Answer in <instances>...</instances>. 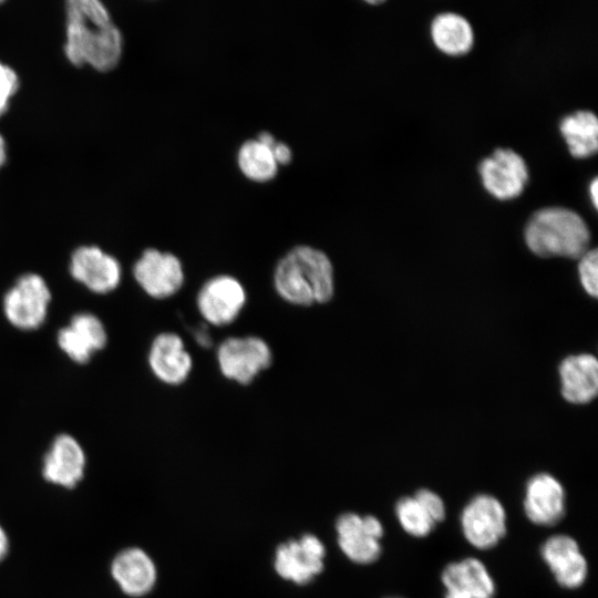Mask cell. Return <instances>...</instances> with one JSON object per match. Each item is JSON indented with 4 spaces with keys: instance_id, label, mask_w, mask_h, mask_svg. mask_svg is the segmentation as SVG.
I'll return each mask as SVG.
<instances>
[{
    "instance_id": "cell-10",
    "label": "cell",
    "mask_w": 598,
    "mask_h": 598,
    "mask_svg": "<svg viewBox=\"0 0 598 598\" xmlns=\"http://www.w3.org/2000/svg\"><path fill=\"white\" fill-rule=\"evenodd\" d=\"M246 303V291L234 277L217 276L204 283L197 295V308L207 323L227 326L235 321Z\"/></svg>"
},
{
    "instance_id": "cell-16",
    "label": "cell",
    "mask_w": 598,
    "mask_h": 598,
    "mask_svg": "<svg viewBox=\"0 0 598 598\" xmlns=\"http://www.w3.org/2000/svg\"><path fill=\"white\" fill-rule=\"evenodd\" d=\"M56 341L72 361L84 364L106 346L107 333L99 317L91 312H80L58 331Z\"/></svg>"
},
{
    "instance_id": "cell-7",
    "label": "cell",
    "mask_w": 598,
    "mask_h": 598,
    "mask_svg": "<svg viewBox=\"0 0 598 598\" xmlns=\"http://www.w3.org/2000/svg\"><path fill=\"white\" fill-rule=\"evenodd\" d=\"M334 526L338 546L349 560L369 565L379 559L384 528L378 517L348 512L337 518Z\"/></svg>"
},
{
    "instance_id": "cell-31",
    "label": "cell",
    "mask_w": 598,
    "mask_h": 598,
    "mask_svg": "<svg viewBox=\"0 0 598 598\" xmlns=\"http://www.w3.org/2000/svg\"><path fill=\"white\" fill-rule=\"evenodd\" d=\"M7 157L6 142L0 134V167L4 164Z\"/></svg>"
},
{
    "instance_id": "cell-34",
    "label": "cell",
    "mask_w": 598,
    "mask_h": 598,
    "mask_svg": "<svg viewBox=\"0 0 598 598\" xmlns=\"http://www.w3.org/2000/svg\"><path fill=\"white\" fill-rule=\"evenodd\" d=\"M388 598H400V597H388Z\"/></svg>"
},
{
    "instance_id": "cell-13",
    "label": "cell",
    "mask_w": 598,
    "mask_h": 598,
    "mask_svg": "<svg viewBox=\"0 0 598 598\" xmlns=\"http://www.w3.org/2000/svg\"><path fill=\"white\" fill-rule=\"evenodd\" d=\"M540 556L560 587L577 589L586 581L588 563L574 537L551 535L540 546Z\"/></svg>"
},
{
    "instance_id": "cell-15",
    "label": "cell",
    "mask_w": 598,
    "mask_h": 598,
    "mask_svg": "<svg viewBox=\"0 0 598 598\" xmlns=\"http://www.w3.org/2000/svg\"><path fill=\"white\" fill-rule=\"evenodd\" d=\"M86 456L79 441L62 433L54 437L42 462V476L51 484L73 488L83 478Z\"/></svg>"
},
{
    "instance_id": "cell-28",
    "label": "cell",
    "mask_w": 598,
    "mask_h": 598,
    "mask_svg": "<svg viewBox=\"0 0 598 598\" xmlns=\"http://www.w3.org/2000/svg\"><path fill=\"white\" fill-rule=\"evenodd\" d=\"M271 152L278 165H287L290 163L292 153L285 143L276 142L271 147Z\"/></svg>"
},
{
    "instance_id": "cell-3",
    "label": "cell",
    "mask_w": 598,
    "mask_h": 598,
    "mask_svg": "<svg viewBox=\"0 0 598 598\" xmlns=\"http://www.w3.org/2000/svg\"><path fill=\"white\" fill-rule=\"evenodd\" d=\"M525 241L540 257L579 258L588 250L590 231L574 210L547 207L537 210L528 220Z\"/></svg>"
},
{
    "instance_id": "cell-8",
    "label": "cell",
    "mask_w": 598,
    "mask_h": 598,
    "mask_svg": "<svg viewBox=\"0 0 598 598\" xmlns=\"http://www.w3.org/2000/svg\"><path fill=\"white\" fill-rule=\"evenodd\" d=\"M324 556L323 543L316 535L303 534L278 545L274 567L282 579L307 585L323 570Z\"/></svg>"
},
{
    "instance_id": "cell-30",
    "label": "cell",
    "mask_w": 598,
    "mask_h": 598,
    "mask_svg": "<svg viewBox=\"0 0 598 598\" xmlns=\"http://www.w3.org/2000/svg\"><path fill=\"white\" fill-rule=\"evenodd\" d=\"M589 194L591 202L594 204V207H598V179L594 178L592 182L589 185Z\"/></svg>"
},
{
    "instance_id": "cell-24",
    "label": "cell",
    "mask_w": 598,
    "mask_h": 598,
    "mask_svg": "<svg viewBox=\"0 0 598 598\" xmlns=\"http://www.w3.org/2000/svg\"><path fill=\"white\" fill-rule=\"evenodd\" d=\"M394 512L402 529L413 537H426L436 526L414 495L400 498L395 504Z\"/></svg>"
},
{
    "instance_id": "cell-9",
    "label": "cell",
    "mask_w": 598,
    "mask_h": 598,
    "mask_svg": "<svg viewBox=\"0 0 598 598\" xmlns=\"http://www.w3.org/2000/svg\"><path fill=\"white\" fill-rule=\"evenodd\" d=\"M478 172L485 189L501 200L519 196L528 181L525 161L508 148H498L483 159Z\"/></svg>"
},
{
    "instance_id": "cell-33",
    "label": "cell",
    "mask_w": 598,
    "mask_h": 598,
    "mask_svg": "<svg viewBox=\"0 0 598 598\" xmlns=\"http://www.w3.org/2000/svg\"><path fill=\"white\" fill-rule=\"evenodd\" d=\"M6 0H0V3L4 2Z\"/></svg>"
},
{
    "instance_id": "cell-18",
    "label": "cell",
    "mask_w": 598,
    "mask_h": 598,
    "mask_svg": "<svg viewBox=\"0 0 598 598\" xmlns=\"http://www.w3.org/2000/svg\"><path fill=\"white\" fill-rule=\"evenodd\" d=\"M148 365L159 381L177 385L188 378L193 360L178 334L163 332L152 341Z\"/></svg>"
},
{
    "instance_id": "cell-1",
    "label": "cell",
    "mask_w": 598,
    "mask_h": 598,
    "mask_svg": "<svg viewBox=\"0 0 598 598\" xmlns=\"http://www.w3.org/2000/svg\"><path fill=\"white\" fill-rule=\"evenodd\" d=\"M65 16L68 60L101 72L115 68L122 56L123 37L102 0H65Z\"/></svg>"
},
{
    "instance_id": "cell-27",
    "label": "cell",
    "mask_w": 598,
    "mask_h": 598,
    "mask_svg": "<svg viewBox=\"0 0 598 598\" xmlns=\"http://www.w3.org/2000/svg\"><path fill=\"white\" fill-rule=\"evenodd\" d=\"M414 497L427 511L436 525L444 520L446 516V507L439 494L429 488H421L416 491Z\"/></svg>"
},
{
    "instance_id": "cell-26",
    "label": "cell",
    "mask_w": 598,
    "mask_h": 598,
    "mask_svg": "<svg viewBox=\"0 0 598 598\" xmlns=\"http://www.w3.org/2000/svg\"><path fill=\"white\" fill-rule=\"evenodd\" d=\"M19 87V78L13 69L0 62V117L8 111L11 97Z\"/></svg>"
},
{
    "instance_id": "cell-11",
    "label": "cell",
    "mask_w": 598,
    "mask_h": 598,
    "mask_svg": "<svg viewBox=\"0 0 598 598\" xmlns=\"http://www.w3.org/2000/svg\"><path fill=\"white\" fill-rule=\"evenodd\" d=\"M141 288L151 297L164 299L183 286L184 271L179 259L171 252L147 249L133 267Z\"/></svg>"
},
{
    "instance_id": "cell-29",
    "label": "cell",
    "mask_w": 598,
    "mask_h": 598,
    "mask_svg": "<svg viewBox=\"0 0 598 598\" xmlns=\"http://www.w3.org/2000/svg\"><path fill=\"white\" fill-rule=\"evenodd\" d=\"M8 551H9V538L6 530L0 525V563L6 558Z\"/></svg>"
},
{
    "instance_id": "cell-6",
    "label": "cell",
    "mask_w": 598,
    "mask_h": 598,
    "mask_svg": "<svg viewBox=\"0 0 598 598\" xmlns=\"http://www.w3.org/2000/svg\"><path fill=\"white\" fill-rule=\"evenodd\" d=\"M272 353L259 337H231L217 349V362L221 374L239 384L250 383L261 371L269 368Z\"/></svg>"
},
{
    "instance_id": "cell-22",
    "label": "cell",
    "mask_w": 598,
    "mask_h": 598,
    "mask_svg": "<svg viewBox=\"0 0 598 598\" xmlns=\"http://www.w3.org/2000/svg\"><path fill=\"white\" fill-rule=\"evenodd\" d=\"M560 132L570 154L586 158L598 148V120L590 111H577L560 121Z\"/></svg>"
},
{
    "instance_id": "cell-17",
    "label": "cell",
    "mask_w": 598,
    "mask_h": 598,
    "mask_svg": "<svg viewBox=\"0 0 598 598\" xmlns=\"http://www.w3.org/2000/svg\"><path fill=\"white\" fill-rule=\"evenodd\" d=\"M444 598H494L495 581L485 564L467 557L447 564L441 574Z\"/></svg>"
},
{
    "instance_id": "cell-21",
    "label": "cell",
    "mask_w": 598,
    "mask_h": 598,
    "mask_svg": "<svg viewBox=\"0 0 598 598\" xmlns=\"http://www.w3.org/2000/svg\"><path fill=\"white\" fill-rule=\"evenodd\" d=\"M430 34L436 49L446 55H464L474 45L475 35L470 21L455 12L437 14L431 22Z\"/></svg>"
},
{
    "instance_id": "cell-14",
    "label": "cell",
    "mask_w": 598,
    "mask_h": 598,
    "mask_svg": "<svg viewBox=\"0 0 598 598\" xmlns=\"http://www.w3.org/2000/svg\"><path fill=\"white\" fill-rule=\"evenodd\" d=\"M72 277L95 293L114 290L122 276L120 262L95 246H83L74 250L70 262Z\"/></svg>"
},
{
    "instance_id": "cell-20",
    "label": "cell",
    "mask_w": 598,
    "mask_h": 598,
    "mask_svg": "<svg viewBox=\"0 0 598 598\" xmlns=\"http://www.w3.org/2000/svg\"><path fill=\"white\" fill-rule=\"evenodd\" d=\"M563 398L573 404H587L598 392V361L590 353L570 354L558 367Z\"/></svg>"
},
{
    "instance_id": "cell-25",
    "label": "cell",
    "mask_w": 598,
    "mask_h": 598,
    "mask_svg": "<svg viewBox=\"0 0 598 598\" xmlns=\"http://www.w3.org/2000/svg\"><path fill=\"white\" fill-rule=\"evenodd\" d=\"M578 274L584 290L596 298L598 295V251L588 249L579 257Z\"/></svg>"
},
{
    "instance_id": "cell-2",
    "label": "cell",
    "mask_w": 598,
    "mask_h": 598,
    "mask_svg": "<svg viewBox=\"0 0 598 598\" xmlns=\"http://www.w3.org/2000/svg\"><path fill=\"white\" fill-rule=\"evenodd\" d=\"M274 283L278 295L289 303H324L334 291L333 267L323 251L298 246L279 260Z\"/></svg>"
},
{
    "instance_id": "cell-32",
    "label": "cell",
    "mask_w": 598,
    "mask_h": 598,
    "mask_svg": "<svg viewBox=\"0 0 598 598\" xmlns=\"http://www.w3.org/2000/svg\"><path fill=\"white\" fill-rule=\"evenodd\" d=\"M364 2L369 3V4H381L383 3L385 0H363Z\"/></svg>"
},
{
    "instance_id": "cell-12",
    "label": "cell",
    "mask_w": 598,
    "mask_h": 598,
    "mask_svg": "<svg viewBox=\"0 0 598 598\" xmlns=\"http://www.w3.org/2000/svg\"><path fill=\"white\" fill-rule=\"evenodd\" d=\"M524 513L537 526H554L565 516L566 493L561 483L549 473L533 475L525 485Z\"/></svg>"
},
{
    "instance_id": "cell-23",
    "label": "cell",
    "mask_w": 598,
    "mask_h": 598,
    "mask_svg": "<svg viewBox=\"0 0 598 598\" xmlns=\"http://www.w3.org/2000/svg\"><path fill=\"white\" fill-rule=\"evenodd\" d=\"M238 165L243 174L255 182L270 181L278 171L271 148L257 140L247 141L240 146Z\"/></svg>"
},
{
    "instance_id": "cell-4",
    "label": "cell",
    "mask_w": 598,
    "mask_h": 598,
    "mask_svg": "<svg viewBox=\"0 0 598 598\" xmlns=\"http://www.w3.org/2000/svg\"><path fill=\"white\" fill-rule=\"evenodd\" d=\"M50 289L37 274L22 275L3 297L6 319L23 331L37 330L47 319Z\"/></svg>"
},
{
    "instance_id": "cell-19",
    "label": "cell",
    "mask_w": 598,
    "mask_h": 598,
    "mask_svg": "<svg viewBox=\"0 0 598 598\" xmlns=\"http://www.w3.org/2000/svg\"><path fill=\"white\" fill-rule=\"evenodd\" d=\"M111 575L120 589L131 597L147 595L157 579L155 563L138 547L117 553L111 564Z\"/></svg>"
},
{
    "instance_id": "cell-5",
    "label": "cell",
    "mask_w": 598,
    "mask_h": 598,
    "mask_svg": "<svg viewBox=\"0 0 598 598\" xmlns=\"http://www.w3.org/2000/svg\"><path fill=\"white\" fill-rule=\"evenodd\" d=\"M460 525L471 546L480 550L491 549L506 535V511L495 496L477 494L462 509Z\"/></svg>"
}]
</instances>
